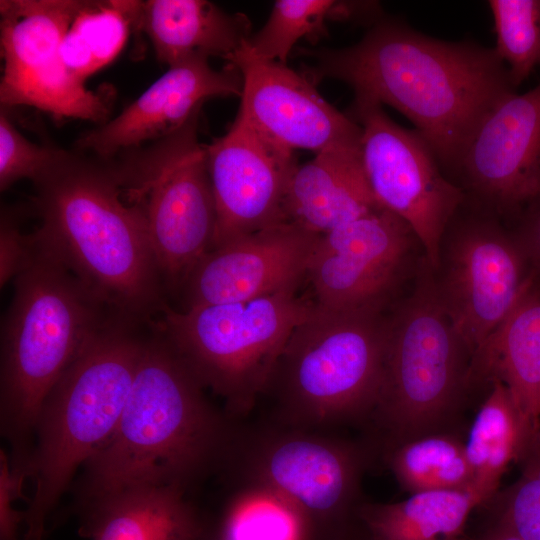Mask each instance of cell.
<instances>
[{
    "instance_id": "34",
    "label": "cell",
    "mask_w": 540,
    "mask_h": 540,
    "mask_svg": "<svg viewBox=\"0 0 540 540\" xmlns=\"http://www.w3.org/2000/svg\"><path fill=\"white\" fill-rule=\"evenodd\" d=\"M30 479L27 472L10 465L5 448L0 451V540H18V529L24 523L25 512L14 504L24 498V482Z\"/></svg>"
},
{
    "instance_id": "35",
    "label": "cell",
    "mask_w": 540,
    "mask_h": 540,
    "mask_svg": "<svg viewBox=\"0 0 540 540\" xmlns=\"http://www.w3.org/2000/svg\"><path fill=\"white\" fill-rule=\"evenodd\" d=\"M512 231L526 256L531 273L540 283V195L514 222Z\"/></svg>"
},
{
    "instance_id": "11",
    "label": "cell",
    "mask_w": 540,
    "mask_h": 540,
    "mask_svg": "<svg viewBox=\"0 0 540 540\" xmlns=\"http://www.w3.org/2000/svg\"><path fill=\"white\" fill-rule=\"evenodd\" d=\"M433 272L440 301L472 356L532 278L512 229L476 205L464 213L461 206L452 218Z\"/></svg>"
},
{
    "instance_id": "37",
    "label": "cell",
    "mask_w": 540,
    "mask_h": 540,
    "mask_svg": "<svg viewBox=\"0 0 540 540\" xmlns=\"http://www.w3.org/2000/svg\"><path fill=\"white\" fill-rule=\"evenodd\" d=\"M200 540H234L216 523L207 525L204 522L203 531Z\"/></svg>"
},
{
    "instance_id": "33",
    "label": "cell",
    "mask_w": 540,
    "mask_h": 540,
    "mask_svg": "<svg viewBox=\"0 0 540 540\" xmlns=\"http://www.w3.org/2000/svg\"><path fill=\"white\" fill-rule=\"evenodd\" d=\"M36 251L34 231H23L12 213L3 211L0 224V284L10 280L26 269L32 262Z\"/></svg>"
},
{
    "instance_id": "23",
    "label": "cell",
    "mask_w": 540,
    "mask_h": 540,
    "mask_svg": "<svg viewBox=\"0 0 540 540\" xmlns=\"http://www.w3.org/2000/svg\"><path fill=\"white\" fill-rule=\"evenodd\" d=\"M134 28L148 35L158 61L168 67L192 56L227 60L251 36L245 14L206 0L138 1Z\"/></svg>"
},
{
    "instance_id": "12",
    "label": "cell",
    "mask_w": 540,
    "mask_h": 540,
    "mask_svg": "<svg viewBox=\"0 0 540 540\" xmlns=\"http://www.w3.org/2000/svg\"><path fill=\"white\" fill-rule=\"evenodd\" d=\"M347 115L361 128V162L375 199L412 228L435 271L442 237L466 199L464 191L445 177L423 137L399 126L382 105L354 99Z\"/></svg>"
},
{
    "instance_id": "36",
    "label": "cell",
    "mask_w": 540,
    "mask_h": 540,
    "mask_svg": "<svg viewBox=\"0 0 540 540\" xmlns=\"http://www.w3.org/2000/svg\"><path fill=\"white\" fill-rule=\"evenodd\" d=\"M483 540H524L506 524H500L491 531Z\"/></svg>"
},
{
    "instance_id": "2",
    "label": "cell",
    "mask_w": 540,
    "mask_h": 540,
    "mask_svg": "<svg viewBox=\"0 0 540 540\" xmlns=\"http://www.w3.org/2000/svg\"><path fill=\"white\" fill-rule=\"evenodd\" d=\"M205 391L153 318L118 425L82 467L76 503L135 485L188 492L220 471L237 425Z\"/></svg>"
},
{
    "instance_id": "26",
    "label": "cell",
    "mask_w": 540,
    "mask_h": 540,
    "mask_svg": "<svg viewBox=\"0 0 540 540\" xmlns=\"http://www.w3.org/2000/svg\"><path fill=\"white\" fill-rule=\"evenodd\" d=\"M382 17V8L376 1L278 0L266 23L245 44L258 58L286 64L301 39L315 43L327 36L328 22L373 25Z\"/></svg>"
},
{
    "instance_id": "6",
    "label": "cell",
    "mask_w": 540,
    "mask_h": 540,
    "mask_svg": "<svg viewBox=\"0 0 540 540\" xmlns=\"http://www.w3.org/2000/svg\"><path fill=\"white\" fill-rule=\"evenodd\" d=\"M386 346L384 311H330L315 305L288 338L264 392L274 401L270 421L326 432L371 415Z\"/></svg>"
},
{
    "instance_id": "4",
    "label": "cell",
    "mask_w": 540,
    "mask_h": 540,
    "mask_svg": "<svg viewBox=\"0 0 540 540\" xmlns=\"http://www.w3.org/2000/svg\"><path fill=\"white\" fill-rule=\"evenodd\" d=\"M35 238L33 260L13 280L1 326L0 430L11 466L29 473L46 396L115 314Z\"/></svg>"
},
{
    "instance_id": "24",
    "label": "cell",
    "mask_w": 540,
    "mask_h": 540,
    "mask_svg": "<svg viewBox=\"0 0 540 540\" xmlns=\"http://www.w3.org/2000/svg\"><path fill=\"white\" fill-rule=\"evenodd\" d=\"M539 433L508 388L499 380L492 381L465 443L473 488L484 501L494 494L510 463L526 455Z\"/></svg>"
},
{
    "instance_id": "27",
    "label": "cell",
    "mask_w": 540,
    "mask_h": 540,
    "mask_svg": "<svg viewBox=\"0 0 540 540\" xmlns=\"http://www.w3.org/2000/svg\"><path fill=\"white\" fill-rule=\"evenodd\" d=\"M138 1H85L60 46L62 62L76 80L109 64L122 50L134 27Z\"/></svg>"
},
{
    "instance_id": "22",
    "label": "cell",
    "mask_w": 540,
    "mask_h": 540,
    "mask_svg": "<svg viewBox=\"0 0 540 540\" xmlns=\"http://www.w3.org/2000/svg\"><path fill=\"white\" fill-rule=\"evenodd\" d=\"M501 381L540 432V283L532 278L517 302L472 356L469 382Z\"/></svg>"
},
{
    "instance_id": "16",
    "label": "cell",
    "mask_w": 540,
    "mask_h": 540,
    "mask_svg": "<svg viewBox=\"0 0 540 540\" xmlns=\"http://www.w3.org/2000/svg\"><path fill=\"white\" fill-rule=\"evenodd\" d=\"M205 148L217 211L211 249L284 221L285 191L298 164L294 151L239 114L228 131Z\"/></svg>"
},
{
    "instance_id": "19",
    "label": "cell",
    "mask_w": 540,
    "mask_h": 540,
    "mask_svg": "<svg viewBox=\"0 0 540 540\" xmlns=\"http://www.w3.org/2000/svg\"><path fill=\"white\" fill-rule=\"evenodd\" d=\"M208 59L192 56L170 66L118 116L83 133L76 141L77 149L109 160L120 151L176 132L210 98L240 97L239 70L231 63L216 70Z\"/></svg>"
},
{
    "instance_id": "18",
    "label": "cell",
    "mask_w": 540,
    "mask_h": 540,
    "mask_svg": "<svg viewBox=\"0 0 540 540\" xmlns=\"http://www.w3.org/2000/svg\"><path fill=\"white\" fill-rule=\"evenodd\" d=\"M320 235L282 221L208 251L180 293L185 310L297 289Z\"/></svg>"
},
{
    "instance_id": "17",
    "label": "cell",
    "mask_w": 540,
    "mask_h": 540,
    "mask_svg": "<svg viewBox=\"0 0 540 540\" xmlns=\"http://www.w3.org/2000/svg\"><path fill=\"white\" fill-rule=\"evenodd\" d=\"M246 42L226 61L243 80L239 114L275 143L315 154L360 147L361 128L325 100L302 73L253 55Z\"/></svg>"
},
{
    "instance_id": "38",
    "label": "cell",
    "mask_w": 540,
    "mask_h": 540,
    "mask_svg": "<svg viewBox=\"0 0 540 540\" xmlns=\"http://www.w3.org/2000/svg\"><path fill=\"white\" fill-rule=\"evenodd\" d=\"M336 540H345V539H343L342 537H339V538H338V539H336Z\"/></svg>"
},
{
    "instance_id": "5",
    "label": "cell",
    "mask_w": 540,
    "mask_h": 540,
    "mask_svg": "<svg viewBox=\"0 0 540 540\" xmlns=\"http://www.w3.org/2000/svg\"><path fill=\"white\" fill-rule=\"evenodd\" d=\"M149 321L112 314L46 396L34 428L23 540H44L46 523L76 471L113 435L132 387Z\"/></svg>"
},
{
    "instance_id": "3",
    "label": "cell",
    "mask_w": 540,
    "mask_h": 540,
    "mask_svg": "<svg viewBox=\"0 0 540 540\" xmlns=\"http://www.w3.org/2000/svg\"><path fill=\"white\" fill-rule=\"evenodd\" d=\"M33 184L39 243L110 312L157 316L169 300L143 209L126 198L117 166L61 149Z\"/></svg>"
},
{
    "instance_id": "31",
    "label": "cell",
    "mask_w": 540,
    "mask_h": 540,
    "mask_svg": "<svg viewBox=\"0 0 540 540\" xmlns=\"http://www.w3.org/2000/svg\"><path fill=\"white\" fill-rule=\"evenodd\" d=\"M524 458L522 473L507 494L501 522L524 540H540V433Z\"/></svg>"
},
{
    "instance_id": "30",
    "label": "cell",
    "mask_w": 540,
    "mask_h": 540,
    "mask_svg": "<svg viewBox=\"0 0 540 540\" xmlns=\"http://www.w3.org/2000/svg\"><path fill=\"white\" fill-rule=\"evenodd\" d=\"M496 54L517 88L540 65V0H490Z\"/></svg>"
},
{
    "instance_id": "10",
    "label": "cell",
    "mask_w": 540,
    "mask_h": 540,
    "mask_svg": "<svg viewBox=\"0 0 540 540\" xmlns=\"http://www.w3.org/2000/svg\"><path fill=\"white\" fill-rule=\"evenodd\" d=\"M199 113L118 165L126 198L141 205L166 296L180 290L211 250L217 225Z\"/></svg>"
},
{
    "instance_id": "25",
    "label": "cell",
    "mask_w": 540,
    "mask_h": 540,
    "mask_svg": "<svg viewBox=\"0 0 540 540\" xmlns=\"http://www.w3.org/2000/svg\"><path fill=\"white\" fill-rule=\"evenodd\" d=\"M483 502L475 491H427L393 503H364L356 513L369 540H458Z\"/></svg>"
},
{
    "instance_id": "15",
    "label": "cell",
    "mask_w": 540,
    "mask_h": 540,
    "mask_svg": "<svg viewBox=\"0 0 540 540\" xmlns=\"http://www.w3.org/2000/svg\"><path fill=\"white\" fill-rule=\"evenodd\" d=\"M454 175L476 206L513 223L540 195V82L482 121Z\"/></svg>"
},
{
    "instance_id": "13",
    "label": "cell",
    "mask_w": 540,
    "mask_h": 540,
    "mask_svg": "<svg viewBox=\"0 0 540 540\" xmlns=\"http://www.w3.org/2000/svg\"><path fill=\"white\" fill-rule=\"evenodd\" d=\"M84 3L83 0L0 1L2 105L30 106L59 119L105 123L110 99L72 77L60 54L63 37Z\"/></svg>"
},
{
    "instance_id": "9",
    "label": "cell",
    "mask_w": 540,
    "mask_h": 540,
    "mask_svg": "<svg viewBox=\"0 0 540 540\" xmlns=\"http://www.w3.org/2000/svg\"><path fill=\"white\" fill-rule=\"evenodd\" d=\"M367 454L360 445L269 421L237 427L220 471L238 486L269 490L296 507L315 536L336 540L359 495Z\"/></svg>"
},
{
    "instance_id": "8",
    "label": "cell",
    "mask_w": 540,
    "mask_h": 540,
    "mask_svg": "<svg viewBox=\"0 0 540 540\" xmlns=\"http://www.w3.org/2000/svg\"><path fill=\"white\" fill-rule=\"evenodd\" d=\"M472 355L445 311L422 255L412 292L387 315L376 422L394 444L432 433L470 386Z\"/></svg>"
},
{
    "instance_id": "28",
    "label": "cell",
    "mask_w": 540,
    "mask_h": 540,
    "mask_svg": "<svg viewBox=\"0 0 540 540\" xmlns=\"http://www.w3.org/2000/svg\"><path fill=\"white\" fill-rule=\"evenodd\" d=\"M393 447L388 454L390 469L399 484L411 494L475 491L465 444L455 437L429 433Z\"/></svg>"
},
{
    "instance_id": "21",
    "label": "cell",
    "mask_w": 540,
    "mask_h": 540,
    "mask_svg": "<svg viewBox=\"0 0 540 540\" xmlns=\"http://www.w3.org/2000/svg\"><path fill=\"white\" fill-rule=\"evenodd\" d=\"M379 207L358 148H336L294 168L285 191L284 221L323 235Z\"/></svg>"
},
{
    "instance_id": "1",
    "label": "cell",
    "mask_w": 540,
    "mask_h": 540,
    "mask_svg": "<svg viewBox=\"0 0 540 540\" xmlns=\"http://www.w3.org/2000/svg\"><path fill=\"white\" fill-rule=\"evenodd\" d=\"M297 53L312 59L303 74L314 85L336 79L354 99L402 113L452 174L482 121L516 92L494 49L432 38L383 17L353 45Z\"/></svg>"
},
{
    "instance_id": "14",
    "label": "cell",
    "mask_w": 540,
    "mask_h": 540,
    "mask_svg": "<svg viewBox=\"0 0 540 540\" xmlns=\"http://www.w3.org/2000/svg\"><path fill=\"white\" fill-rule=\"evenodd\" d=\"M412 228L379 207L320 235L306 277L319 308L385 311L412 269Z\"/></svg>"
},
{
    "instance_id": "7",
    "label": "cell",
    "mask_w": 540,
    "mask_h": 540,
    "mask_svg": "<svg viewBox=\"0 0 540 540\" xmlns=\"http://www.w3.org/2000/svg\"><path fill=\"white\" fill-rule=\"evenodd\" d=\"M283 290L257 299L176 310L166 303L154 320L206 390L233 420L264 394L293 330L315 303Z\"/></svg>"
},
{
    "instance_id": "20",
    "label": "cell",
    "mask_w": 540,
    "mask_h": 540,
    "mask_svg": "<svg viewBox=\"0 0 540 540\" xmlns=\"http://www.w3.org/2000/svg\"><path fill=\"white\" fill-rule=\"evenodd\" d=\"M174 486L135 485L76 504L89 540H200L204 520Z\"/></svg>"
},
{
    "instance_id": "32",
    "label": "cell",
    "mask_w": 540,
    "mask_h": 540,
    "mask_svg": "<svg viewBox=\"0 0 540 540\" xmlns=\"http://www.w3.org/2000/svg\"><path fill=\"white\" fill-rule=\"evenodd\" d=\"M61 149L39 146L25 138L1 112L0 115V189L4 191L18 180L32 182L56 159Z\"/></svg>"
},
{
    "instance_id": "29",
    "label": "cell",
    "mask_w": 540,
    "mask_h": 540,
    "mask_svg": "<svg viewBox=\"0 0 540 540\" xmlns=\"http://www.w3.org/2000/svg\"><path fill=\"white\" fill-rule=\"evenodd\" d=\"M216 524L234 540H314L304 515L269 490L237 486Z\"/></svg>"
}]
</instances>
